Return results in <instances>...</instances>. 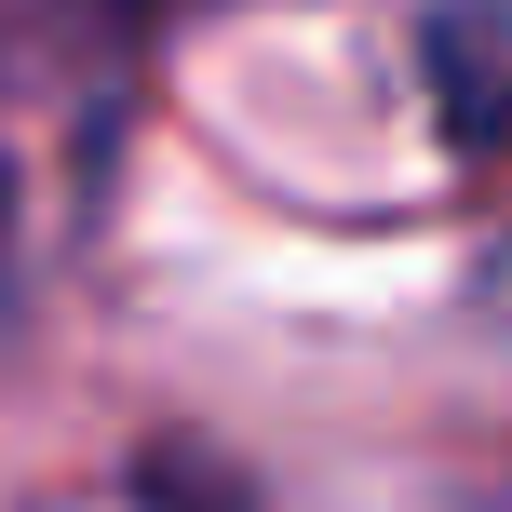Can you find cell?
<instances>
[{"label": "cell", "mask_w": 512, "mask_h": 512, "mask_svg": "<svg viewBox=\"0 0 512 512\" xmlns=\"http://www.w3.org/2000/svg\"><path fill=\"white\" fill-rule=\"evenodd\" d=\"M432 81H445V122L472 149H499L512 135V0H459L432 27Z\"/></svg>", "instance_id": "obj_1"}]
</instances>
